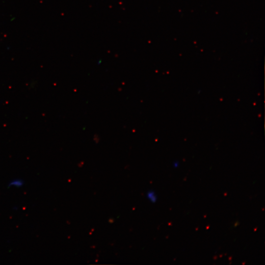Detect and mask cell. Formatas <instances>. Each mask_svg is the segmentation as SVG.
Wrapping results in <instances>:
<instances>
[{"mask_svg": "<svg viewBox=\"0 0 265 265\" xmlns=\"http://www.w3.org/2000/svg\"><path fill=\"white\" fill-rule=\"evenodd\" d=\"M24 184V182L21 179H14L11 181L9 185L8 186H14L15 187H21Z\"/></svg>", "mask_w": 265, "mask_h": 265, "instance_id": "obj_1", "label": "cell"}, {"mask_svg": "<svg viewBox=\"0 0 265 265\" xmlns=\"http://www.w3.org/2000/svg\"><path fill=\"white\" fill-rule=\"evenodd\" d=\"M147 197L153 203H155L156 201L157 197L153 191L148 192Z\"/></svg>", "mask_w": 265, "mask_h": 265, "instance_id": "obj_2", "label": "cell"}, {"mask_svg": "<svg viewBox=\"0 0 265 265\" xmlns=\"http://www.w3.org/2000/svg\"><path fill=\"white\" fill-rule=\"evenodd\" d=\"M174 167H177L178 165V162H175V163H174Z\"/></svg>", "mask_w": 265, "mask_h": 265, "instance_id": "obj_3", "label": "cell"}]
</instances>
